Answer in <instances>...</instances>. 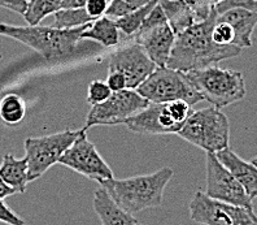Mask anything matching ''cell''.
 <instances>
[{"label":"cell","mask_w":257,"mask_h":225,"mask_svg":"<svg viewBox=\"0 0 257 225\" xmlns=\"http://www.w3.org/2000/svg\"><path fill=\"white\" fill-rule=\"evenodd\" d=\"M216 8L205 21L196 22L192 26L176 35V42L170 53L168 68L187 73L191 70L209 68L222 60L239 56L241 48L234 44L223 46L213 41L212 32L216 24Z\"/></svg>","instance_id":"1"},{"label":"cell","mask_w":257,"mask_h":225,"mask_svg":"<svg viewBox=\"0 0 257 225\" xmlns=\"http://www.w3.org/2000/svg\"><path fill=\"white\" fill-rule=\"evenodd\" d=\"M173 175L172 168L164 167L151 175L135 176L125 180L110 178L99 184L119 207L127 212L135 213L163 204L164 190Z\"/></svg>","instance_id":"2"},{"label":"cell","mask_w":257,"mask_h":225,"mask_svg":"<svg viewBox=\"0 0 257 225\" xmlns=\"http://www.w3.org/2000/svg\"><path fill=\"white\" fill-rule=\"evenodd\" d=\"M91 24L74 29H56L52 26H13L0 24V35L21 42L41 53L44 59L69 55L82 39V33Z\"/></svg>","instance_id":"3"},{"label":"cell","mask_w":257,"mask_h":225,"mask_svg":"<svg viewBox=\"0 0 257 225\" xmlns=\"http://www.w3.org/2000/svg\"><path fill=\"white\" fill-rule=\"evenodd\" d=\"M185 74L203 99L218 110L236 103L245 97L244 77L238 70L213 65Z\"/></svg>","instance_id":"4"},{"label":"cell","mask_w":257,"mask_h":225,"mask_svg":"<svg viewBox=\"0 0 257 225\" xmlns=\"http://www.w3.org/2000/svg\"><path fill=\"white\" fill-rule=\"evenodd\" d=\"M177 135L205 153L217 154L230 143V122L216 107L194 111Z\"/></svg>","instance_id":"5"},{"label":"cell","mask_w":257,"mask_h":225,"mask_svg":"<svg viewBox=\"0 0 257 225\" xmlns=\"http://www.w3.org/2000/svg\"><path fill=\"white\" fill-rule=\"evenodd\" d=\"M142 97L150 103L163 104L185 100L190 106L204 100L203 97L188 81L183 72L174 70L168 66H157L152 74L137 89Z\"/></svg>","instance_id":"6"},{"label":"cell","mask_w":257,"mask_h":225,"mask_svg":"<svg viewBox=\"0 0 257 225\" xmlns=\"http://www.w3.org/2000/svg\"><path fill=\"white\" fill-rule=\"evenodd\" d=\"M86 133V129L79 130H64L43 137L28 138L24 142L26 151V159L29 164V182L35 181L47 172L81 135Z\"/></svg>","instance_id":"7"},{"label":"cell","mask_w":257,"mask_h":225,"mask_svg":"<svg viewBox=\"0 0 257 225\" xmlns=\"http://www.w3.org/2000/svg\"><path fill=\"white\" fill-rule=\"evenodd\" d=\"M188 208L190 217L201 225H257L253 208L212 199L200 190L194 194Z\"/></svg>","instance_id":"8"},{"label":"cell","mask_w":257,"mask_h":225,"mask_svg":"<svg viewBox=\"0 0 257 225\" xmlns=\"http://www.w3.org/2000/svg\"><path fill=\"white\" fill-rule=\"evenodd\" d=\"M150 106V102L142 97L137 90H125L112 93L105 102L95 104L90 110L86 119L88 128L95 125H117L122 124L126 119L132 117Z\"/></svg>","instance_id":"9"},{"label":"cell","mask_w":257,"mask_h":225,"mask_svg":"<svg viewBox=\"0 0 257 225\" xmlns=\"http://www.w3.org/2000/svg\"><path fill=\"white\" fill-rule=\"evenodd\" d=\"M207 190L212 199L229 204L253 208L252 199L229 169L217 159L216 154L207 153Z\"/></svg>","instance_id":"10"},{"label":"cell","mask_w":257,"mask_h":225,"mask_svg":"<svg viewBox=\"0 0 257 225\" xmlns=\"http://www.w3.org/2000/svg\"><path fill=\"white\" fill-rule=\"evenodd\" d=\"M59 164L97 182L114 178L108 163L101 158L95 144L88 141L86 133L64 153L63 157L60 158Z\"/></svg>","instance_id":"11"},{"label":"cell","mask_w":257,"mask_h":225,"mask_svg":"<svg viewBox=\"0 0 257 225\" xmlns=\"http://www.w3.org/2000/svg\"><path fill=\"white\" fill-rule=\"evenodd\" d=\"M156 68V64L139 43L128 44L110 55L109 72L121 73L125 77L126 89L128 90H137Z\"/></svg>","instance_id":"12"},{"label":"cell","mask_w":257,"mask_h":225,"mask_svg":"<svg viewBox=\"0 0 257 225\" xmlns=\"http://www.w3.org/2000/svg\"><path fill=\"white\" fill-rule=\"evenodd\" d=\"M127 129L138 134H177L182 124L176 121L170 112L169 104H155L142 110L122 122Z\"/></svg>","instance_id":"13"},{"label":"cell","mask_w":257,"mask_h":225,"mask_svg":"<svg viewBox=\"0 0 257 225\" xmlns=\"http://www.w3.org/2000/svg\"><path fill=\"white\" fill-rule=\"evenodd\" d=\"M135 43H139L145 48L150 59L157 66H166L169 61L173 46L176 42V34L173 33L169 24L151 29L147 32L138 33L133 37Z\"/></svg>","instance_id":"14"},{"label":"cell","mask_w":257,"mask_h":225,"mask_svg":"<svg viewBox=\"0 0 257 225\" xmlns=\"http://www.w3.org/2000/svg\"><path fill=\"white\" fill-rule=\"evenodd\" d=\"M216 157L243 186L248 197L252 200L257 198V167L239 158L229 147L218 151Z\"/></svg>","instance_id":"15"},{"label":"cell","mask_w":257,"mask_h":225,"mask_svg":"<svg viewBox=\"0 0 257 225\" xmlns=\"http://www.w3.org/2000/svg\"><path fill=\"white\" fill-rule=\"evenodd\" d=\"M218 21L229 24L234 30V46L248 48L252 46V34L257 26V13L232 8L217 16Z\"/></svg>","instance_id":"16"},{"label":"cell","mask_w":257,"mask_h":225,"mask_svg":"<svg viewBox=\"0 0 257 225\" xmlns=\"http://www.w3.org/2000/svg\"><path fill=\"white\" fill-rule=\"evenodd\" d=\"M92 204L101 225H139L138 220L135 219L133 213L119 207L101 186L95 190Z\"/></svg>","instance_id":"17"},{"label":"cell","mask_w":257,"mask_h":225,"mask_svg":"<svg viewBox=\"0 0 257 225\" xmlns=\"http://www.w3.org/2000/svg\"><path fill=\"white\" fill-rule=\"evenodd\" d=\"M0 176L16 193H25L29 184V164L26 157L16 159L11 154L4 155L0 166Z\"/></svg>","instance_id":"18"},{"label":"cell","mask_w":257,"mask_h":225,"mask_svg":"<svg viewBox=\"0 0 257 225\" xmlns=\"http://www.w3.org/2000/svg\"><path fill=\"white\" fill-rule=\"evenodd\" d=\"M159 4L163 7L166 19H168V24L176 35L181 34L195 24L191 11L183 0H176V2L159 0Z\"/></svg>","instance_id":"19"},{"label":"cell","mask_w":257,"mask_h":225,"mask_svg":"<svg viewBox=\"0 0 257 225\" xmlns=\"http://www.w3.org/2000/svg\"><path fill=\"white\" fill-rule=\"evenodd\" d=\"M82 39H92L105 47L117 46L119 43V34L116 21L107 16L97 19L82 33Z\"/></svg>","instance_id":"20"},{"label":"cell","mask_w":257,"mask_h":225,"mask_svg":"<svg viewBox=\"0 0 257 225\" xmlns=\"http://www.w3.org/2000/svg\"><path fill=\"white\" fill-rule=\"evenodd\" d=\"M61 4L63 0H29L24 19L29 26H37L42 20L61 10Z\"/></svg>","instance_id":"21"},{"label":"cell","mask_w":257,"mask_h":225,"mask_svg":"<svg viewBox=\"0 0 257 225\" xmlns=\"http://www.w3.org/2000/svg\"><path fill=\"white\" fill-rule=\"evenodd\" d=\"M96 21L85 8L78 10H60L54 15V25L56 29H74Z\"/></svg>","instance_id":"22"},{"label":"cell","mask_w":257,"mask_h":225,"mask_svg":"<svg viewBox=\"0 0 257 225\" xmlns=\"http://www.w3.org/2000/svg\"><path fill=\"white\" fill-rule=\"evenodd\" d=\"M26 106L19 95H6L0 100V117L7 125H17L25 117Z\"/></svg>","instance_id":"23"},{"label":"cell","mask_w":257,"mask_h":225,"mask_svg":"<svg viewBox=\"0 0 257 225\" xmlns=\"http://www.w3.org/2000/svg\"><path fill=\"white\" fill-rule=\"evenodd\" d=\"M157 3H159V0H152L150 4L142 7L141 10L135 11V12L130 13L127 16H123L121 17V19L116 20L118 30L125 33L127 37H134V35L139 32V29L142 28L145 20L147 19L150 12L154 10V7L156 6Z\"/></svg>","instance_id":"24"},{"label":"cell","mask_w":257,"mask_h":225,"mask_svg":"<svg viewBox=\"0 0 257 225\" xmlns=\"http://www.w3.org/2000/svg\"><path fill=\"white\" fill-rule=\"evenodd\" d=\"M151 2L152 0H110L105 16L116 21L121 17L141 10L142 7L147 6Z\"/></svg>","instance_id":"25"},{"label":"cell","mask_w":257,"mask_h":225,"mask_svg":"<svg viewBox=\"0 0 257 225\" xmlns=\"http://www.w3.org/2000/svg\"><path fill=\"white\" fill-rule=\"evenodd\" d=\"M183 2L191 11L195 24L205 21L214 10V0H183Z\"/></svg>","instance_id":"26"},{"label":"cell","mask_w":257,"mask_h":225,"mask_svg":"<svg viewBox=\"0 0 257 225\" xmlns=\"http://www.w3.org/2000/svg\"><path fill=\"white\" fill-rule=\"evenodd\" d=\"M112 95V90L108 88L107 82L99 81L95 80L88 86V94H87V102L91 106L95 104H100L108 99Z\"/></svg>","instance_id":"27"},{"label":"cell","mask_w":257,"mask_h":225,"mask_svg":"<svg viewBox=\"0 0 257 225\" xmlns=\"http://www.w3.org/2000/svg\"><path fill=\"white\" fill-rule=\"evenodd\" d=\"M214 8L218 15L232 8H240L257 13V0H220L218 3L214 4Z\"/></svg>","instance_id":"28"},{"label":"cell","mask_w":257,"mask_h":225,"mask_svg":"<svg viewBox=\"0 0 257 225\" xmlns=\"http://www.w3.org/2000/svg\"><path fill=\"white\" fill-rule=\"evenodd\" d=\"M166 24H168V19H166L165 12H164L163 7L157 3L156 6L154 7V10L150 12V15L147 16V19L145 20V22H143V25H142V28L139 29L138 33L147 32V30H151V29L159 28V26L166 25ZM138 33H137V34H138Z\"/></svg>","instance_id":"29"},{"label":"cell","mask_w":257,"mask_h":225,"mask_svg":"<svg viewBox=\"0 0 257 225\" xmlns=\"http://www.w3.org/2000/svg\"><path fill=\"white\" fill-rule=\"evenodd\" d=\"M212 37H213V41L218 44H223V46L234 44V30L229 24L223 21L216 20Z\"/></svg>","instance_id":"30"},{"label":"cell","mask_w":257,"mask_h":225,"mask_svg":"<svg viewBox=\"0 0 257 225\" xmlns=\"http://www.w3.org/2000/svg\"><path fill=\"white\" fill-rule=\"evenodd\" d=\"M109 3V0H87L85 10L87 11L90 16L97 20L100 19V17L105 16Z\"/></svg>","instance_id":"31"},{"label":"cell","mask_w":257,"mask_h":225,"mask_svg":"<svg viewBox=\"0 0 257 225\" xmlns=\"http://www.w3.org/2000/svg\"><path fill=\"white\" fill-rule=\"evenodd\" d=\"M0 221L8 225H25V221L16 212H13L2 198H0Z\"/></svg>","instance_id":"32"},{"label":"cell","mask_w":257,"mask_h":225,"mask_svg":"<svg viewBox=\"0 0 257 225\" xmlns=\"http://www.w3.org/2000/svg\"><path fill=\"white\" fill-rule=\"evenodd\" d=\"M108 88L112 90V93L125 90L126 89V80L121 73L118 72H109L107 79Z\"/></svg>","instance_id":"33"},{"label":"cell","mask_w":257,"mask_h":225,"mask_svg":"<svg viewBox=\"0 0 257 225\" xmlns=\"http://www.w3.org/2000/svg\"><path fill=\"white\" fill-rule=\"evenodd\" d=\"M0 7L24 15L28 10V2L26 0H0Z\"/></svg>","instance_id":"34"},{"label":"cell","mask_w":257,"mask_h":225,"mask_svg":"<svg viewBox=\"0 0 257 225\" xmlns=\"http://www.w3.org/2000/svg\"><path fill=\"white\" fill-rule=\"evenodd\" d=\"M87 0H63L61 10H78L85 8Z\"/></svg>","instance_id":"35"},{"label":"cell","mask_w":257,"mask_h":225,"mask_svg":"<svg viewBox=\"0 0 257 225\" xmlns=\"http://www.w3.org/2000/svg\"><path fill=\"white\" fill-rule=\"evenodd\" d=\"M13 194H16V191L13 190L11 186H8V185L6 184V181L2 178V176H0V198H2V199H6V198L11 197Z\"/></svg>","instance_id":"36"},{"label":"cell","mask_w":257,"mask_h":225,"mask_svg":"<svg viewBox=\"0 0 257 225\" xmlns=\"http://www.w3.org/2000/svg\"><path fill=\"white\" fill-rule=\"evenodd\" d=\"M252 164H254V166H256L257 167V158H254V159L253 160H252Z\"/></svg>","instance_id":"37"},{"label":"cell","mask_w":257,"mask_h":225,"mask_svg":"<svg viewBox=\"0 0 257 225\" xmlns=\"http://www.w3.org/2000/svg\"><path fill=\"white\" fill-rule=\"evenodd\" d=\"M218 2H220V0H214V4H216V3H218Z\"/></svg>","instance_id":"38"},{"label":"cell","mask_w":257,"mask_h":225,"mask_svg":"<svg viewBox=\"0 0 257 225\" xmlns=\"http://www.w3.org/2000/svg\"><path fill=\"white\" fill-rule=\"evenodd\" d=\"M170 2H176V0H170Z\"/></svg>","instance_id":"39"},{"label":"cell","mask_w":257,"mask_h":225,"mask_svg":"<svg viewBox=\"0 0 257 225\" xmlns=\"http://www.w3.org/2000/svg\"><path fill=\"white\" fill-rule=\"evenodd\" d=\"M26 2H29V0H26Z\"/></svg>","instance_id":"40"},{"label":"cell","mask_w":257,"mask_h":225,"mask_svg":"<svg viewBox=\"0 0 257 225\" xmlns=\"http://www.w3.org/2000/svg\"><path fill=\"white\" fill-rule=\"evenodd\" d=\"M109 2H110V0H109Z\"/></svg>","instance_id":"41"},{"label":"cell","mask_w":257,"mask_h":225,"mask_svg":"<svg viewBox=\"0 0 257 225\" xmlns=\"http://www.w3.org/2000/svg\"><path fill=\"white\" fill-rule=\"evenodd\" d=\"M139 225H141V224H139Z\"/></svg>","instance_id":"42"}]
</instances>
